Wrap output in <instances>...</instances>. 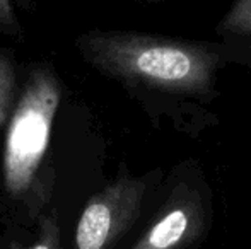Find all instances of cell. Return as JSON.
Listing matches in <instances>:
<instances>
[{"mask_svg": "<svg viewBox=\"0 0 251 249\" xmlns=\"http://www.w3.org/2000/svg\"><path fill=\"white\" fill-rule=\"evenodd\" d=\"M80 58L128 91L208 101L222 63L217 45L135 31L89 29L74 41Z\"/></svg>", "mask_w": 251, "mask_h": 249, "instance_id": "obj_1", "label": "cell"}, {"mask_svg": "<svg viewBox=\"0 0 251 249\" xmlns=\"http://www.w3.org/2000/svg\"><path fill=\"white\" fill-rule=\"evenodd\" d=\"M62 80L48 62L34 63L24 80L9 121L3 126L2 180L16 202L43 193L50 180L47 160L62 103Z\"/></svg>", "mask_w": 251, "mask_h": 249, "instance_id": "obj_2", "label": "cell"}, {"mask_svg": "<svg viewBox=\"0 0 251 249\" xmlns=\"http://www.w3.org/2000/svg\"><path fill=\"white\" fill-rule=\"evenodd\" d=\"M147 181L122 174L86 203L75 229L77 249H108L135 222Z\"/></svg>", "mask_w": 251, "mask_h": 249, "instance_id": "obj_3", "label": "cell"}, {"mask_svg": "<svg viewBox=\"0 0 251 249\" xmlns=\"http://www.w3.org/2000/svg\"><path fill=\"white\" fill-rule=\"evenodd\" d=\"M201 222L200 202L183 191L171 200L161 215L132 249H181L197 236Z\"/></svg>", "mask_w": 251, "mask_h": 249, "instance_id": "obj_4", "label": "cell"}, {"mask_svg": "<svg viewBox=\"0 0 251 249\" xmlns=\"http://www.w3.org/2000/svg\"><path fill=\"white\" fill-rule=\"evenodd\" d=\"M19 70L12 55L0 50V128L7 125L19 94Z\"/></svg>", "mask_w": 251, "mask_h": 249, "instance_id": "obj_5", "label": "cell"}, {"mask_svg": "<svg viewBox=\"0 0 251 249\" xmlns=\"http://www.w3.org/2000/svg\"><path fill=\"white\" fill-rule=\"evenodd\" d=\"M217 31L224 36H251V0H234Z\"/></svg>", "mask_w": 251, "mask_h": 249, "instance_id": "obj_6", "label": "cell"}, {"mask_svg": "<svg viewBox=\"0 0 251 249\" xmlns=\"http://www.w3.org/2000/svg\"><path fill=\"white\" fill-rule=\"evenodd\" d=\"M23 31L19 0H0V36L21 38Z\"/></svg>", "mask_w": 251, "mask_h": 249, "instance_id": "obj_7", "label": "cell"}, {"mask_svg": "<svg viewBox=\"0 0 251 249\" xmlns=\"http://www.w3.org/2000/svg\"><path fill=\"white\" fill-rule=\"evenodd\" d=\"M27 249H60V227L53 215H48L41 220L40 236L36 243Z\"/></svg>", "mask_w": 251, "mask_h": 249, "instance_id": "obj_8", "label": "cell"}, {"mask_svg": "<svg viewBox=\"0 0 251 249\" xmlns=\"http://www.w3.org/2000/svg\"><path fill=\"white\" fill-rule=\"evenodd\" d=\"M147 2H152V0H147Z\"/></svg>", "mask_w": 251, "mask_h": 249, "instance_id": "obj_9", "label": "cell"}]
</instances>
